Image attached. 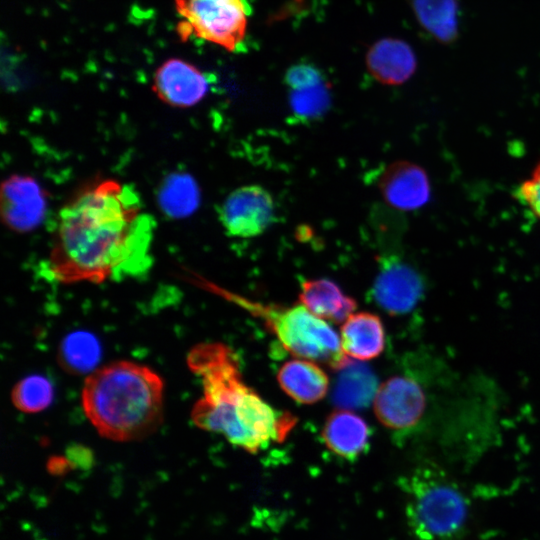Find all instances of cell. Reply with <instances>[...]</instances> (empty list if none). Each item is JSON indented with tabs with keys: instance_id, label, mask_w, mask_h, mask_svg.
I'll return each mask as SVG.
<instances>
[{
	"instance_id": "1",
	"label": "cell",
	"mask_w": 540,
	"mask_h": 540,
	"mask_svg": "<svg viewBox=\"0 0 540 540\" xmlns=\"http://www.w3.org/2000/svg\"><path fill=\"white\" fill-rule=\"evenodd\" d=\"M152 233V219L131 186L91 181L59 211L48 271L64 284L137 274L149 265Z\"/></svg>"
},
{
	"instance_id": "2",
	"label": "cell",
	"mask_w": 540,
	"mask_h": 540,
	"mask_svg": "<svg viewBox=\"0 0 540 540\" xmlns=\"http://www.w3.org/2000/svg\"><path fill=\"white\" fill-rule=\"evenodd\" d=\"M187 362L203 386V395L191 413L196 426L221 434L249 453L285 440L296 423L295 417L274 408L246 385L238 361L227 346L199 344L189 353Z\"/></svg>"
},
{
	"instance_id": "3",
	"label": "cell",
	"mask_w": 540,
	"mask_h": 540,
	"mask_svg": "<svg viewBox=\"0 0 540 540\" xmlns=\"http://www.w3.org/2000/svg\"><path fill=\"white\" fill-rule=\"evenodd\" d=\"M163 389L162 379L153 370L118 361L87 377L82 406L101 436L114 441L137 440L160 425Z\"/></svg>"
},
{
	"instance_id": "4",
	"label": "cell",
	"mask_w": 540,
	"mask_h": 540,
	"mask_svg": "<svg viewBox=\"0 0 540 540\" xmlns=\"http://www.w3.org/2000/svg\"><path fill=\"white\" fill-rule=\"evenodd\" d=\"M408 527L418 540H456L467 524L468 502L457 485L431 465L400 479Z\"/></svg>"
},
{
	"instance_id": "5",
	"label": "cell",
	"mask_w": 540,
	"mask_h": 540,
	"mask_svg": "<svg viewBox=\"0 0 540 540\" xmlns=\"http://www.w3.org/2000/svg\"><path fill=\"white\" fill-rule=\"evenodd\" d=\"M263 312L281 345L291 354L337 370L350 361L335 330L304 305L268 307Z\"/></svg>"
},
{
	"instance_id": "6",
	"label": "cell",
	"mask_w": 540,
	"mask_h": 540,
	"mask_svg": "<svg viewBox=\"0 0 540 540\" xmlns=\"http://www.w3.org/2000/svg\"><path fill=\"white\" fill-rule=\"evenodd\" d=\"M182 18L178 34L186 40L191 34L235 51L247 29L244 0H174Z\"/></svg>"
},
{
	"instance_id": "7",
	"label": "cell",
	"mask_w": 540,
	"mask_h": 540,
	"mask_svg": "<svg viewBox=\"0 0 540 540\" xmlns=\"http://www.w3.org/2000/svg\"><path fill=\"white\" fill-rule=\"evenodd\" d=\"M373 405L375 415L384 427L406 435L424 421L428 395L416 376L397 374L379 386Z\"/></svg>"
},
{
	"instance_id": "8",
	"label": "cell",
	"mask_w": 540,
	"mask_h": 540,
	"mask_svg": "<svg viewBox=\"0 0 540 540\" xmlns=\"http://www.w3.org/2000/svg\"><path fill=\"white\" fill-rule=\"evenodd\" d=\"M226 233L251 238L262 234L275 217L274 201L262 186L246 185L232 191L218 210Z\"/></svg>"
},
{
	"instance_id": "9",
	"label": "cell",
	"mask_w": 540,
	"mask_h": 540,
	"mask_svg": "<svg viewBox=\"0 0 540 540\" xmlns=\"http://www.w3.org/2000/svg\"><path fill=\"white\" fill-rule=\"evenodd\" d=\"M424 292L421 275L397 257H383L370 295L375 304L390 315L409 313Z\"/></svg>"
},
{
	"instance_id": "10",
	"label": "cell",
	"mask_w": 540,
	"mask_h": 540,
	"mask_svg": "<svg viewBox=\"0 0 540 540\" xmlns=\"http://www.w3.org/2000/svg\"><path fill=\"white\" fill-rule=\"evenodd\" d=\"M1 219L11 231L27 233L45 219L48 194L33 177L13 174L1 184Z\"/></svg>"
},
{
	"instance_id": "11",
	"label": "cell",
	"mask_w": 540,
	"mask_h": 540,
	"mask_svg": "<svg viewBox=\"0 0 540 540\" xmlns=\"http://www.w3.org/2000/svg\"><path fill=\"white\" fill-rule=\"evenodd\" d=\"M152 89L165 104L188 108L206 96L209 82L194 65L179 58H170L157 68Z\"/></svg>"
},
{
	"instance_id": "12",
	"label": "cell",
	"mask_w": 540,
	"mask_h": 540,
	"mask_svg": "<svg viewBox=\"0 0 540 540\" xmlns=\"http://www.w3.org/2000/svg\"><path fill=\"white\" fill-rule=\"evenodd\" d=\"M378 188L390 206L403 211L423 207L431 194L425 170L410 161L389 164L378 179Z\"/></svg>"
},
{
	"instance_id": "13",
	"label": "cell",
	"mask_w": 540,
	"mask_h": 540,
	"mask_svg": "<svg viewBox=\"0 0 540 540\" xmlns=\"http://www.w3.org/2000/svg\"><path fill=\"white\" fill-rule=\"evenodd\" d=\"M370 74L386 85H401L416 71L417 58L412 47L398 38H382L376 41L366 54Z\"/></svg>"
},
{
	"instance_id": "14",
	"label": "cell",
	"mask_w": 540,
	"mask_h": 540,
	"mask_svg": "<svg viewBox=\"0 0 540 540\" xmlns=\"http://www.w3.org/2000/svg\"><path fill=\"white\" fill-rule=\"evenodd\" d=\"M321 436L326 447L334 454L354 460L367 450L370 429L366 421L354 412L339 409L327 417Z\"/></svg>"
},
{
	"instance_id": "15",
	"label": "cell",
	"mask_w": 540,
	"mask_h": 540,
	"mask_svg": "<svg viewBox=\"0 0 540 540\" xmlns=\"http://www.w3.org/2000/svg\"><path fill=\"white\" fill-rule=\"evenodd\" d=\"M343 352L356 360L378 357L385 347V330L379 316L369 312L351 314L341 328Z\"/></svg>"
},
{
	"instance_id": "16",
	"label": "cell",
	"mask_w": 540,
	"mask_h": 540,
	"mask_svg": "<svg viewBox=\"0 0 540 540\" xmlns=\"http://www.w3.org/2000/svg\"><path fill=\"white\" fill-rule=\"evenodd\" d=\"M281 389L293 400L313 404L322 400L329 388V379L314 361L294 359L284 363L278 371Z\"/></svg>"
},
{
	"instance_id": "17",
	"label": "cell",
	"mask_w": 540,
	"mask_h": 540,
	"mask_svg": "<svg viewBox=\"0 0 540 540\" xmlns=\"http://www.w3.org/2000/svg\"><path fill=\"white\" fill-rule=\"evenodd\" d=\"M299 299L313 314L333 322L345 321L357 307L335 282L323 278L303 281Z\"/></svg>"
},
{
	"instance_id": "18",
	"label": "cell",
	"mask_w": 540,
	"mask_h": 540,
	"mask_svg": "<svg viewBox=\"0 0 540 540\" xmlns=\"http://www.w3.org/2000/svg\"><path fill=\"white\" fill-rule=\"evenodd\" d=\"M417 23L434 41L450 45L459 37V0H407Z\"/></svg>"
},
{
	"instance_id": "19",
	"label": "cell",
	"mask_w": 540,
	"mask_h": 540,
	"mask_svg": "<svg viewBox=\"0 0 540 540\" xmlns=\"http://www.w3.org/2000/svg\"><path fill=\"white\" fill-rule=\"evenodd\" d=\"M334 389V402L342 409L365 408L374 401L379 388L373 372L363 364L349 361L342 367Z\"/></svg>"
},
{
	"instance_id": "20",
	"label": "cell",
	"mask_w": 540,
	"mask_h": 540,
	"mask_svg": "<svg viewBox=\"0 0 540 540\" xmlns=\"http://www.w3.org/2000/svg\"><path fill=\"white\" fill-rule=\"evenodd\" d=\"M158 202L162 212L170 218L190 216L200 205L198 184L187 173H172L160 185Z\"/></svg>"
},
{
	"instance_id": "21",
	"label": "cell",
	"mask_w": 540,
	"mask_h": 540,
	"mask_svg": "<svg viewBox=\"0 0 540 540\" xmlns=\"http://www.w3.org/2000/svg\"><path fill=\"white\" fill-rule=\"evenodd\" d=\"M100 347L96 338L85 332L68 335L60 346L59 361L73 373H86L99 360Z\"/></svg>"
},
{
	"instance_id": "22",
	"label": "cell",
	"mask_w": 540,
	"mask_h": 540,
	"mask_svg": "<svg viewBox=\"0 0 540 540\" xmlns=\"http://www.w3.org/2000/svg\"><path fill=\"white\" fill-rule=\"evenodd\" d=\"M11 396L17 409L27 413H35L50 405L53 399V388L47 378L33 375L18 382Z\"/></svg>"
},
{
	"instance_id": "23",
	"label": "cell",
	"mask_w": 540,
	"mask_h": 540,
	"mask_svg": "<svg viewBox=\"0 0 540 540\" xmlns=\"http://www.w3.org/2000/svg\"><path fill=\"white\" fill-rule=\"evenodd\" d=\"M331 102L328 83L299 89H290L289 104L292 112L301 119H315L322 116Z\"/></svg>"
},
{
	"instance_id": "24",
	"label": "cell",
	"mask_w": 540,
	"mask_h": 540,
	"mask_svg": "<svg viewBox=\"0 0 540 540\" xmlns=\"http://www.w3.org/2000/svg\"><path fill=\"white\" fill-rule=\"evenodd\" d=\"M284 80L290 89L305 88L325 82L321 71L308 63H298L289 67Z\"/></svg>"
},
{
	"instance_id": "25",
	"label": "cell",
	"mask_w": 540,
	"mask_h": 540,
	"mask_svg": "<svg viewBox=\"0 0 540 540\" xmlns=\"http://www.w3.org/2000/svg\"><path fill=\"white\" fill-rule=\"evenodd\" d=\"M518 199L540 222V161L517 190Z\"/></svg>"
}]
</instances>
